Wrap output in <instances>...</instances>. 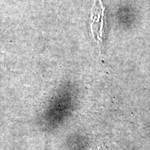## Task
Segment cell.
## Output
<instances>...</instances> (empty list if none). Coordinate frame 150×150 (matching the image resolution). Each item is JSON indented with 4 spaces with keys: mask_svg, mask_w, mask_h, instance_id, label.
Wrapping results in <instances>:
<instances>
[{
    "mask_svg": "<svg viewBox=\"0 0 150 150\" xmlns=\"http://www.w3.org/2000/svg\"><path fill=\"white\" fill-rule=\"evenodd\" d=\"M91 29L93 37L97 43L99 52H102L104 45V33L106 28L105 8L102 0H95L91 11Z\"/></svg>",
    "mask_w": 150,
    "mask_h": 150,
    "instance_id": "1",
    "label": "cell"
},
{
    "mask_svg": "<svg viewBox=\"0 0 150 150\" xmlns=\"http://www.w3.org/2000/svg\"><path fill=\"white\" fill-rule=\"evenodd\" d=\"M7 70L6 67L5 65H4L3 63H0V76L2 75L6 70Z\"/></svg>",
    "mask_w": 150,
    "mask_h": 150,
    "instance_id": "2",
    "label": "cell"
}]
</instances>
